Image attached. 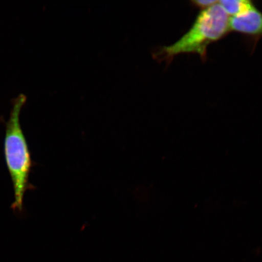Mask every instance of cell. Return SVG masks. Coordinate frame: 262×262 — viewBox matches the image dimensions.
<instances>
[{"mask_svg": "<svg viewBox=\"0 0 262 262\" xmlns=\"http://www.w3.org/2000/svg\"><path fill=\"white\" fill-rule=\"evenodd\" d=\"M26 100L25 95L19 94L13 101L6 124L4 141L5 161L14 191V202L11 208L19 213L24 211L25 193L31 189L29 179L33 166L30 150L20 123V114Z\"/></svg>", "mask_w": 262, "mask_h": 262, "instance_id": "obj_2", "label": "cell"}, {"mask_svg": "<svg viewBox=\"0 0 262 262\" xmlns=\"http://www.w3.org/2000/svg\"><path fill=\"white\" fill-rule=\"evenodd\" d=\"M229 30L253 39L262 37V13L254 6L240 15L229 18Z\"/></svg>", "mask_w": 262, "mask_h": 262, "instance_id": "obj_3", "label": "cell"}, {"mask_svg": "<svg viewBox=\"0 0 262 262\" xmlns=\"http://www.w3.org/2000/svg\"><path fill=\"white\" fill-rule=\"evenodd\" d=\"M218 3L219 1H215V0H193L191 1L192 5L201 9V11L210 8Z\"/></svg>", "mask_w": 262, "mask_h": 262, "instance_id": "obj_5", "label": "cell"}, {"mask_svg": "<svg viewBox=\"0 0 262 262\" xmlns=\"http://www.w3.org/2000/svg\"><path fill=\"white\" fill-rule=\"evenodd\" d=\"M229 31V18L218 3L200 12L191 28L174 43L154 49L152 56L160 63L166 61L167 65L182 54H196L205 61L209 45L225 37Z\"/></svg>", "mask_w": 262, "mask_h": 262, "instance_id": "obj_1", "label": "cell"}, {"mask_svg": "<svg viewBox=\"0 0 262 262\" xmlns=\"http://www.w3.org/2000/svg\"><path fill=\"white\" fill-rule=\"evenodd\" d=\"M219 3L226 14L231 17L244 14L255 6L253 2L248 0H222Z\"/></svg>", "mask_w": 262, "mask_h": 262, "instance_id": "obj_4", "label": "cell"}]
</instances>
